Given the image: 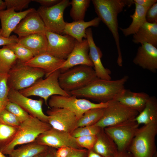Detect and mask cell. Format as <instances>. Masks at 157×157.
I'll use <instances>...</instances> for the list:
<instances>
[{
	"label": "cell",
	"mask_w": 157,
	"mask_h": 157,
	"mask_svg": "<svg viewBox=\"0 0 157 157\" xmlns=\"http://www.w3.org/2000/svg\"><path fill=\"white\" fill-rule=\"evenodd\" d=\"M135 120L139 125L157 123V100L156 97H150L144 108Z\"/></svg>",
	"instance_id": "4316f807"
},
{
	"label": "cell",
	"mask_w": 157,
	"mask_h": 157,
	"mask_svg": "<svg viewBox=\"0 0 157 157\" xmlns=\"http://www.w3.org/2000/svg\"><path fill=\"white\" fill-rule=\"evenodd\" d=\"M152 157H157V152L156 151Z\"/></svg>",
	"instance_id": "db71d44e"
},
{
	"label": "cell",
	"mask_w": 157,
	"mask_h": 157,
	"mask_svg": "<svg viewBox=\"0 0 157 157\" xmlns=\"http://www.w3.org/2000/svg\"><path fill=\"white\" fill-rule=\"evenodd\" d=\"M5 109L16 116L21 123L27 119L30 115L18 105L10 101L8 102Z\"/></svg>",
	"instance_id": "8d00e7d4"
},
{
	"label": "cell",
	"mask_w": 157,
	"mask_h": 157,
	"mask_svg": "<svg viewBox=\"0 0 157 157\" xmlns=\"http://www.w3.org/2000/svg\"><path fill=\"white\" fill-rule=\"evenodd\" d=\"M0 120L7 125L14 127H18L21 123L16 116L5 109L0 113Z\"/></svg>",
	"instance_id": "f35d334b"
},
{
	"label": "cell",
	"mask_w": 157,
	"mask_h": 157,
	"mask_svg": "<svg viewBox=\"0 0 157 157\" xmlns=\"http://www.w3.org/2000/svg\"><path fill=\"white\" fill-rule=\"evenodd\" d=\"M60 73V70H57L45 78H40L30 87L19 92L28 97L32 96L40 97L47 106L48 99L53 95L70 96V94L63 90L59 84L58 77Z\"/></svg>",
	"instance_id": "52a82bcc"
},
{
	"label": "cell",
	"mask_w": 157,
	"mask_h": 157,
	"mask_svg": "<svg viewBox=\"0 0 157 157\" xmlns=\"http://www.w3.org/2000/svg\"><path fill=\"white\" fill-rule=\"evenodd\" d=\"M46 28L35 10L27 14L18 25L13 32L19 38L38 33H45Z\"/></svg>",
	"instance_id": "e0dca14e"
},
{
	"label": "cell",
	"mask_w": 157,
	"mask_h": 157,
	"mask_svg": "<svg viewBox=\"0 0 157 157\" xmlns=\"http://www.w3.org/2000/svg\"><path fill=\"white\" fill-rule=\"evenodd\" d=\"M72 148L63 147L58 148L56 152V157H67Z\"/></svg>",
	"instance_id": "ee69618b"
},
{
	"label": "cell",
	"mask_w": 157,
	"mask_h": 157,
	"mask_svg": "<svg viewBox=\"0 0 157 157\" xmlns=\"http://www.w3.org/2000/svg\"><path fill=\"white\" fill-rule=\"evenodd\" d=\"M65 60L56 58L46 52L34 56L25 65L43 70L46 77L59 69Z\"/></svg>",
	"instance_id": "44dd1931"
},
{
	"label": "cell",
	"mask_w": 157,
	"mask_h": 157,
	"mask_svg": "<svg viewBox=\"0 0 157 157\" xmlns=\"http://www.w3.org/2000/svg\"><path fill=\"white\" fill-rule=\"evenodd\" d=\"M139 125L135 119L104 129L115 143L118 152H121L127 151Z\"/></svg>",
	"instance_id": "8fae6325"
},
{
	"label": "cell",
	"mask_w": 157,
	"mask_h": 157,
	"mask_svg": "<svg viewBox=\"0 0 157 157\" xmlns=\"http://www.w3.org/2000/svg\"><path fill=\"white\" fill-rule=\"evenodd\" d=\"M51 127L48 123L30 115L21 123L13 140L0 151L4 155H9L17 146L34 142L40 134Z\"/></svg>",
	"instance_id": "3957f363"
},
{
	"label": "cell",
	"mask_w": 157,
	"mask_h": 157,
	"mask_svg": "<svg viewBox=\"0 0 157 157\" xmlns=\"http://www.w3.org/2000/svg\"><path fill=\"white\" fill-rule=\"evenodd\" d=\"M100 19L96 17L90 21L85 22L83 20L66 22L63 34L68 35L77 41L81 42L83 38L86 39V31L89 27H97L101 22Z\"/></svg>",
	"instance_id": "603a6c76"
},
{
	"label": "cell",
	"mask_w": 157,
	"mask_h": 157,
	"mask_svg": "<svg viewBox=\"0 0 157 157\" xmlns=\"http://www.w3.org/2000/svg\"><path fill=\"white\" fill-rule=\"evenodd\" d=\"M48 148L34 141L15 149L9 155L10 157H33L45 152Z\"/></svg>",
	"instance_id": "f1b7e54d"
},
{
	"label": "cell",
	"mask_w": 157,
	"mask_h": 157,
	"mask_svg": "<svg viewBox=\"0 0 157 157\" xmlns=\"http://www.w3.org/2000/svg\"><path fill=\"white\" fill-rule=\"evenodd\" d=\"M6 46L14 53L17 60L22 63L27 62L34 57L29 49L17 42Z\"/></svg>",
	"instance_id": "836d02e7"
},
{
	"label": "cell",
	"mask_w": 157,
	"mask_h": 157,
	"mask_svg": "<svg viewBox=\"0 0 157 157\" xmlns=\"http://www.w3.org/2000/svg\"><path fill=\"white\" fill-rule=\"evenodd\" d=\"M97 78L93 67L80 65L60 72L58 82L61 88L69 93L86 86Z\"/></svg>",
	"instance_id": "5b68a950"
},
{
	"label": "cell",
	"mask_w": 157,
	"mask_h": 157,
	"mask_svg": "<svg viewBox=\"0 0 157 157\" xmlns=\"http://www.w3.org/2000/svg\"><path fill=\"white\" fill-rule=\"evenodd\" d=\"M45 34L48 42L46 52L58 58L66 60L73 50L76 40L68 35L48 31Z\"/></svg>",
	"instance_id": "7c38bea8"
},
{
	"label": "cell",
	"mask_w": 157,
	"mask_h": 157,
	"mask_svg": "<svg viewBox=\"0 0 157 157\" xmlns=\"http://www.w3.org/2000/svg\"><path fill=\"white\" fill-rule=\"evenodd\" d=\"M0 157H7L5 156L0 151Z\"/></svg>",
	"instance_id": "f5cc1de1"
},
{
	"label": "cell",
	"mask_w": 157,
	"mask_h": 157,
	"mask_svg": "<svg viewBox=\"0 0 157 157\" xmlns=\"http://www.w3.org/2000/svg\"><path fill=\"white\" fill-rule=\"evenodd\" d=\"M49 108L46 113L48 123L52 128L71 134L77 127L78 119L73 113L64 108Z\"/></svg>",
	"instance_id": "5bb4252c"
},
{
	"label": "cell",
	"mask_w": 157,
	"mask_h": 157,
	"mask_svg": "<svg viewBox=\"0 0 157 157\" xmlns=\"http://www.w3.org/2000/svg\"><path fill=\"white\" fill-rule=\"evenodd\" d=\"M135 4V10L133 14L130 16L132 22L127 28H122L119 27L125 36L134 34L146 22V15L148 9L136 3Z\"/></svg>",
	"instance_id": "83f0119b"
},
{
	"label": "cell",
	"mask_w": 157,
	"mask_h": 157,
	"mask_svg": "<svg viewBox=\"0 0 157 157\" xmlns=\"http://www.w3.org/2000/svg\"><path fill=\"white\" fill-rule=\"evenodd\" d=\"M96 141L92 150L103 157H115L118 153L116 145L102 129L97 135Z\"/></svg>",
	"instance_id": "d4e9b609"
},
{
	"label": "cell",
	"mask_w": 157,
	"mask_h": 157,
	"mask_svg": "<svg viewBox=\"0 0 157 157\" xmlns=\"http://www.w3.org/2000/svg\"><path fill=\"white\" fill-rule=\"evenodd\" d=\"M6 8V7L5 1L0 0V11L4 10Z\"/></svg>",
	"instance_id": "f907efd6"
},
{
	"label": "cell",
	"mask_w": 157,
	"mask_h": 157,
	"mask_svg": "<svg viewBox=\"0 0 157 157\" xmlns=\"http://www.w3.org/2000/svg\"><path fill=\"white\" fill-rule=\"evenodd\" d=\"M56 149L48 147L45 151L44 157H56Z\"/></svg>",
	"instance_id": "7dc6e473"
},
{
	"label": "cell",
	"mask_w": 157,
	"mask_h": 157,
	"mask_svg": "<svg viewBox=\"0 0 157 157\" xmlns=\"http://www.w3.org/2000/svg\"><path fill=\"white\" fill-rule=\"evenodd\" d=\"M102 129L96 125L79 127L75 129L71 134L75 138L84 136L97 135Z\"/></svg>",
	"instance_id": "d590c367"
},
{
	"label": "cell",
	"mask_w": 157,
	"mask_h": 157,
	"mask_svg": "<svg viewBox=\"0 0 157 157\" xmlns=\"http://www.w3.org/2000/svg\"><path fill=\"white\" fill-rule=\"evenodd\" d=\"M34 142L40 145L56 149L63 147L82 149L78 146L75 138L70 133L52 127L40 134Z\"/></svg>",
	"instance_id": "4fadbf2b"
},
{
	"label": "cell",
	"mask_w": 157,
	"mask_h": 157,
	"mask_svg": "<svg viewBox=\"0 0 157 157\" xmlns=\"http://www.w3.org/2000/svg\"><path fill=\"white\" fill-rule=\"evenodd\" d=\"M85 157H103L94 152L92 149L88 150L87 154Z\"/></svg>",
	"instance_id": "681fc988"
},
{
	"label": "cell",
	"mask_w": 157,
	"mask_h": 157,
	"mask_svg": "<svg viewBox=\"0 0 157 157\" xmlns=\"http://www.w3.org/2000/svg\"><path fill=\"white\" fill-rule=\"evenodd\" d=\"M115 157H133L131 154L128 151L118 152Z\"/></svg>",
	"instance_id": "c3c4849f"
},
{
	"label": "cell",
	"mask_w": 157,
	"mask_h": 157,
	"mask_svg": "<svg viewBox=\"0 0 157 157\" xmlns=\"http://www.w3.org/2000/svg\"><path fill=\"white\" fill-rule=\"evenodd\" d=\"M86 39L89 46V55L93 64L97 77L102 79L111 80V71L105 68L102 63L101 59L103 55L102 52L94 41L91 28H89L86 29Z\"/></svg>",
	"instance_id": "ac0fdd59"
},
{
	"label": "cell",
	"mask_w": 157,
	"mask_h": 157,
	"mask_svg": "<svg viewBox=\"0 0 157 157\" xmlns=\"http://www.w3.org/2000/svg\"><path fill=\"white\" fill-rule=\"evenodd\" d=\"M88 151L84 149L72 148L67 157H85Z\"/></svg>",
	"instance_id": "7bdbcfd3"
},
{
	"label": "cell",
	"mask_w": 157,
	"mask_h": 157,
	"mask_svg": "<svg viewBox=\"0 0 157 157\" xmlns=\"http://www.w3.org/2000/svg\"><path fill=\"white\" fill-rule=\"evenodd\" d=\"M128 76L111 80L97 78L86 86L69 92L77 97L90 99L99 103L115 100L125 89L124 85Z\"/></svg>",
	"instance_id": "6da1fadb"
},
{
	"label": "cell",
	"mask_w": 157,
	"mask_h": 157,
	"mask_svg": "<svg viewBox=\"0 0 157 157\" xmlns=\"http://www.w3.org/2000/svg\"><path fill=\"white\" fill-rule=\"evenodd\" d=\"M157 123L144 125L138 129L127 151L133 157H152L157 151Z\"/></svg>",
	"instance_id": "277c9868"
},
{
	"label": "cell",
	"mask_w": 157,
	"mask_h": 157,
	"mask_svg": "<svg viewBox=\"0 0 157 157\" xmlns=\"http://www.w3.org/2000/svg\"><path fill=\"white\" fill-rule=\"evenodd\" d=\"M105 108H94L86 111L78 119L77 127L95 125L102 117Z\"/></svg>",
	"instance_id": "4dcf8cb0"
},
{
	"label": "cell",
	"mask_w": 157,
	"mask_h": 157,
	"mask_svg": "<svg viewBox=\"0 0 157 157\" xmlns=\"http://www.w3.org/2000/svg\"><path fill=\"white\" fill-rule=\"evenodd\" d=\"M90 1V0H72L70 1L72 8L70 15L74 21L84 20Z\"/></svg>",
	"instance_id": "1f68e13d"
},
{
	"label": "cell",
	"mask_w": 157,
	"mask_h": 157,
	"mask_svg": "<svg viewBox=\"0 0 157 157\" xmlns=\"http://www.w3.org/2000/svg\"><path fill=\"white\" fill-rule=\"evenodd\" d=\"M139 113L117 101L112 100L108 102L102 117L95 125L102 129L114 126L135 119Z\"/></svg>",
	"instance_id": "9c48e42d"
},
{
	"label": "cell",
	"mask_w": 157,
	"mask_h": 157,
	"mask_svg": "<svg viewBox=\"0 0 157 157\" xmlns=\"http://www.w3.org/2000/svg\"><path fill=\"white\" fill-rule=\"evenodd\" d=\"M45 74L43 70L26 65L17 60L8 74L7 85L10 89L19 91L30 87Z\"/></svg>",
	"instance_id": "8992f818"
},
{
	"label": "cell",
	"mask_w": 157,
	"mask_h": 157,
	"mask_svg": "<svg viewBox=\"0 0 157 157\" xmlns=\"http://www.w3.org/2000/svg\"><path fill=\"white\" fill-rule=\"evenodd\" d=\"M45 151L44 153L38 154L37 155L33 157H44V154H45Z\"/></svg>",
	"instance_id": "816d5d0a"
},
{
	"label": "cell",
	"mask_w": 157,
	"mask_h": 157,
	"mask_svg": "<svg viewBox=\"0 0 157 157\" xmlns=\"http://www.w3.org/2000/svg\"><path fill=\"white\" fill-rule=\"evenodd\" d=\"M89 44L86 39H83L81 42L76 40L73 50L59 69L60 72L80 65L93 67V64L89 55Z\"/></svg>",
	"instance_id": "2e32d148"
},
{
	"label": "cell",
	"mask_w": 157,
	"mask_h": 157,
	"mask_svg": "<svg viewBox=\"0 0 157 157\" xmlns=\"http://www.w3.org/2000/svg\"><path fill=\"white\" fill-rule=\"evenodd\" d=\"M61 0H33L32 1H35L39 3L41 6L49 7L57 4Z\"/></svg>",
	"instance_id": "bcb514c9"
},
{
	"label": "cell",
	"mask_w": 157,
	"mask_h": 157,
	"mask_svg": "<svg viewBox=\"0 0 157 157\" xmlns=\"http://www.w3.org/2000/svg\"><path fill=\"white\" fill-rule=\"evenodd\" d=\"M133 63L144 69L156 73L157 70V49L151 44L144 43L138 48Z\"/></svg>",
	"instance_id": "d6986e66"
},
{
	"label": "cell",
	"mask_w": 157,
	"mask_h": 157,
	"mask_svg": "<svg viewBox=\"0 0 157 157\" xmlns=\"http://www.w3.org/2000/svg\"><path fill=\"white\" fill-rule=\"evenodd\" d=\"M17 60L13 52L7 46H3L0 49V73L8 74Z\"/></svg>",
	"instance_id": "f546056e"
},
{
	"label": "cell",
	"mask_w": 157,
	"mask_h": 157,
	"mask_svg": "<svg viewBox=\"0 0 157 157\" xmlns=\"http://www.w3.org/2000/svg\"><path fill=\"white\" fill-rule=\"evenodd\" d=\"M133 42L141 44L147 43L157 47V22H146L133 35Z\"/></svg>",
	"instance_id": "484cf974"
},
{
	"label": "cell",
	"mask_w": 157,
	"mask_h": 157,
	"mask_svg": "<svg viewBox=\"0 0 157 157\" xmlns=\"http://www.w3.org/2000/svg\"><path fill=\"white\" fill-rule=\"evenodd\" d=\"M31 0H5L6 9H13L15 11H22L24 9L27 8Z\"/></svg>",
	"instance_id": "ab89813d"
},
{
	"label": "cell",
	"mask_w": 157,
	"mask_h": 157,
	"mask_svg": "<svg viewBox=\"0 0 157 157\" xmlns=\"http://www.w3.org/2000/svg\"><path fill=\"white\" fill-rule=\"evenodd\" d=\"M70 5L68 0H61L49 7L40 6L37 11L44 22L47 31L63 34L66 22L63 18L65 9Z\"/></svg>",
	"instance_id": "30bf717a"
},
{
	"label": "cell",
	"mask_w": 157,
	"mask_h": 157,
	"mask_svg": "<svg viewBox=\"0 0 157 157\" xmlns=\"http://www.w3.org/2000/svg\"><path fill=\"white\" fill-rule=\"evenodd\" d=\"M98 17L108 27L115 40L118 52L117 63L122 66V58L120 46L117 16L126 6H130L133 0H92Z\"/></svg>",
	"instance_id": "7a4b0ae2"
},
{
	"label": "cell",
	"mask_w": 157,
	"mask_h": 157,
	"mask_svg": "<svg viewBox=\"0 0 157 157\" xmlns=\"http://www.w3.org/2000/svg\"><path fill=\"white\" fill-rule=\"evenodd\" d=\"M133 1V3H136L148 9L157 2V0H134Z\"/></svg>",
	"instance_id": "f6af8a7d"
},
{
	"label": "cell",
	"mask_w": 157,
	"mask_h": 157,
	"mask_svg": "<svg viewBox=\"0 0 157 157\" xmlns=\"http://www.w3.org/2000/svg\"><path fill=\"white\" fill-rule=\"evenodd\" d=\"M18 127L8 126L0 120V148L6 146L13 140Z\"/></svg>",
	"instance_id": "d6a6232c"
},
{
	"label": "cell",
	"mask_w": 157,
	"mask_h": 157,
	"mask_svg": "<svg viewBox=\"0 0 157 157\" xmlns=\"http://www.w3.org/2000/svg\"><path fill=\"white\" fill-rule=\"evenodd\" d=\"M8 74L0 73V113L5 109L9 101V91L7 84Z\"/></svg>",
	"instance_id": "e575fe53"
},
{
	"label": "cell",
	"mask_w": 157,
	"mask_h": 157,
	"mask_svg": "<svg viewBox=\"0 0 157 157\" xmlns=\"http://www.w3.org/2000/svg\"><path fill=\"white\" fill-rule=\"evenodd\" d=\"M18 38L17 43L29 49L34 56L46 52L48 42L45 33H35Z\"/></svg>",
	"instance_id": "cb8c5ba5"
},
{
	"label": "cell",
	"mask_w": 157,
	"mask_h": 157,
	"mask_svg": "<svg viewBox=\"0 0 157 157\" xmlns=\"http://www.w3.org/2000/svg\"><path fill=\"white\" fill-rule=\"evenodd\" d=\"M35 10L31 8L22 12H17L13 9L0 11L1 33L3 36L9 38L22 20L29 13Z\"/></svg>",
	"instance_id": "ffe728a7"
},
{
	"label": "cell",
	"mask_w": 157,
	"mask_h": 157,
	"mask_svg": "<svg viewBox=\"0 0 157 157\" xmlns=\"http://www.w3.org/2000/svg\"><path fill=\"white\" fill-rule=\"evenodd\" d=\"M18 37L15 35H12L9 38H6L1 34V28H0V46L11 45L18 42Z\"/></svg>",
	"instance_id": "b9f144b4"
},
{
	"label": "cell",
	"mask_w": 157,
	"mask_h": 157,
	"mask_svg": "<svg viewBox=\"0 0 157 157\" xmlns=\"http://www.w3.org/2000/svg\"><path fill=\"white\" fill-rule=\"evenodd\" d=\"M9 101L18 105L30 115L44 122L48 123V116L43 112L42 106L44 100L33 99L24 96L19 91L9 90Z\"/></svg>",
	"instance_id": "9a60e30c"
},
{
	"label": "cell",
	"mask_w": 157,
	"mask_h": 157,
	"mask_svg": "<svg viewBox=\"0 0 157 157\" xmlns=\"http://www.w3.org/2000/svg\"><path fill=\"white\" fill-rule=\"evenodd\" d=\"M150 97L144 92H134L125 89L115 100L139 113L144 108Z\"/></svg>",
	"instance_id": "7402d4cb"
},
{
	"label": "cell",
	"mask_w": 157,
	"mask_h": 157,
	"mask_svg": "<svg viewBox=\"0 0 157 157\" xmlns=\"http://www.w3.org/2000/svg\"><path fill=\"white\" fill-rule=\"evenodd\" d=\"M146 21L150 23L157 22V3H156L147 11L146 15Z\"/></svg>",
	"instance_id": "60d3db41"
},
{
	"label": "cell",
	"mask_w": 157,
	"mask_h": 157,
	"mask_svg": "<svg viewBox=\"0 0 157 157\" xmlns=\"http://www.w3.org/2000/svg\"><path fill=\"white\" fill-rule=\"evenodd\" d=\"M108 102L94 103L86 99H78L73 95L69 96L54 95L51 97L48 105L49 108L67 109L74 114L79 119L87 110L94 108H105Z\"/></svg>",
	"instance_id": "ba28073f"
},
{
	"label": "cell",
	"mask_w": 157,
	"mask_h": 157,
	"mask_svg": "<svg viewBox=\"0 0 157 157\" xmlns=\"http://www.w3.org/2000/svg\"><path fill=\"white\" fill-rule=\"evenodd\" d=\"M97 138V135H90L79 137L75 139L76 142L79 147L90 150L92 149Z\"/></svg>",
	"instance_id": "74e56055"
}]
</instances>
